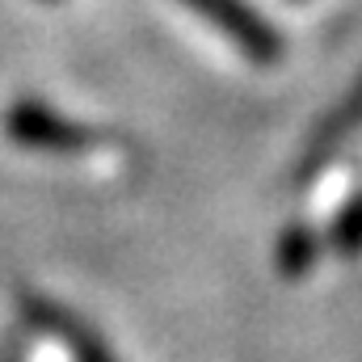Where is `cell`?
Wrapping results in <instances>:
<instances>
[{"label": "cell", "mask_w": 362, "mask_h": 362, "mask_svg": "<svg viewBox=\"0 0 362 362\" xmlns=\"http://www.w3.org/2000/svg\"><path fill=\"white\" fill-rule=\"evenodd\" d=\"M198 17H206L228 42H236L253 64H274L282 55V38L249 0H181Z\"/></svg>", "instance_id": "obj_1"}, {"label": "cell", "mask_w": 362, "mask_h": 362, "mask_svg": "<svg viewBox=\"0 0 362 362\" xmlns=\"http://www.w3.org/2000/svg\"><path fill=\"white\" fill-rule=\"evenodd\" d=\"M312 257H316V236L308 228H286V236L278 240V266L291 278H299L312 266Z\"/></svg>", "instance_id": "obj_5"}, {"label": "cell", "mask_w": 362, "mask_h": 362, "mask_svg": "<svg viewBox=\"0 0 362 362\" xmlns=\"http://www.w3.org/2000/svg\"><path fill=\"white\" fill-rule=\"evenodd\" d=\"M329 245H333L337 253H346V257L362 253V194L358 198H350V202L337 211L333 232H329Z\"/></svg>", "instance_id": "obj_4"}, {"label": "cell", "mask_w": 362, "mask_h": 362, "mask_svg": "<svg viewBox=\"0 0 362 362\" xmlns=\"http://www.w3.org/2000/svg\"><path fill=\"white\" fill-rule=\"evenodd\" d=\"M25 316H30L38 329H47L76 362H114V354L101 346V337H93L89 329H85L76 316H68L64 308H55V303H47V299H25Z\"/></svg>", "instance_id": "obj_3"}, {"label": "cell", "mask_w": 362, "mask_h": 362, "mask_svg": "<svg viewBox=\"0 0 362 362\" xmlns=\"http://www.w3.org/2000/svg\"><path fill=\"white\" fill-rule=\"evenodd\" d=\"M4 127L8 135L21 144V148H34V152H81L93 144V131L81 122H68L64 114H55L51 105L42 101H17L8 105L4 114Z\"/></svg>", "instance_id": "obj_2"}]
</instances>
